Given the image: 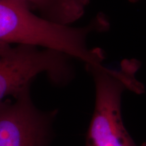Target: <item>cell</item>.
Here are the masks:
<instances>
[{
  "instance_id": "277c9868",
  "label": "cell",
  "mask_w": 146,
  "mask_h": 146,
  "mask_svg": "<svg viewBox=\"0 0 146 146\" xmlns=\"http://www.w3.org/2000/svg\"><path fill=\"white\" fill-rule=\"evenodd\" d=\"M30 91L0 102V146H50L57 111L37 108Z\"/></svg>"
},
{
  "instance_id": "5b68a950",
  "label": "cell",
  "mask_w": 146,
  "mask_h": 146,
  "mask_svg": "<svg viewBox=\"0 0 146 146\" xmlns=\"http://www.w3.org/2000/svg\"><path fill=\"white\" fill-rule=\"evenodd\" d=\"M31 10L37 11L45 19L70 25L84 15L89 0H15Z\"/></svg>"
},
{
  "instance_id": "7a4b0ae2",
  "label": "cell",
  "mask_w": 146,
  "mask_h": 146,
  "mask_svg": "<svg viewBox=\"0 0 146 146\" xmlns=\"http://www.w3.org/2000/svg\"><path fill=\"white\" fill-rule=\"evenodd\" d=\"M139 64L125 60L120 70H113L102 64L86 66L96 87L94 114L87 132L85 146H146L137 145L124 125L121 98L125 89L143 94L144 86L135 78Z\"/></svg>"
},
{
  "instance_id": "3957f363",
  "label": "cell",
  "mask_w": 146,
  "mask_h": 146,
  "mask_svg": "<svg viewBox=\"0 0 146 146\" xmlns=\"http://www.w3.org/2000/svg\"><path fill=\"white\" fill-rule=\"evenodd\" d=\"M70 59L47 49L0 43V102L17 98L41 74L58 85L67 84L73 77Z\"/></svg>"
},
{
  "instance_id": "6da1fadb",
  "label": "cell",
  "mask_w": 146,
  "mask_h": 146,
  "mask_svg": "<svg viewBox=\"0 0 146 146\" xmlns=\"http://www.w3.org/2000/svg\"><path fill=\"white\" fill-rule=\"evenodd\" d=\"M109 23L99 14L89 25L73 27L36 15L15 0H0V43L47 49L83 62L101 64L104 55L100 48L90 50L87 39L91 33L107 30Z\"/></svg>"
}]
</instances>
